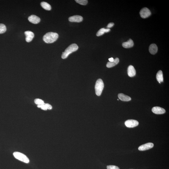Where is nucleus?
<instances>
[{
    "label": "nucleus",
    "instance_id": "f257e3e1",
    "mask_svg": "<svg viewBox=\"0 0 169 169\" xmlns=\"http://www.w3.org/2000/svg\"><path fill=\"white\" fill-rule=\"evenodd\" d=\"M58 33L53 32H48L44 36L43 40L47 43H51L56 41L58 38Z\"/></svg>",
    "mask_w": 169,
    "mask_h": 169
},
{
    "label": "nucleus",
    "instance_id": "f03ea898",
    "mask_svg": "<svg viewBox=\"0 0 169 169\" xmlns=\"http://www.w3.org/2000/svg\"><path fill=\"white\" fill-rule=\"evenodd\" d=\"M78 49V46L76 44H72L66 49L64 52L62 53L61 58L63 59L66 58L70 54L77 51Z\"/></svg>",
    "mask_w": 169,
    "mask_h": 169
},
{
    "label": "nucleus",
    "instance_id": "7ed1b4c3",
    "mask_svg": "<svg viewBox=\"0 0 169 169\" xmlns=\"http://www.w3.org/2000/svg\"><path fill=\"white\" fill-rule=\"evenodd\" d=\"M104 84L103 81L100 79L97 80L95 86V92L97 96H100L104 89Z\"/></svg>",
    "mask_w": 169,
    "mask_h": 169
},
{
    "label": "nucleus",
    "instance_id": "20e7f679",
    "mask_svg": "<svg viewBox=\"0 0 169 169\" xmlns=\"http://www.w3.org/2000/svg\"><path fill=\"white\" fill-rule=\"evenodd\" d=\"M15 158L18 160L26 163H28L29 162V158L23 153L19 152H15L13 153Z\"/></svg>",
    "mask_w": 169,
    "mask_h": 169
},
{
    "label": "nucleus",
    "instance_id": "39448f33",
    "mask_svg": "<svg viewBox=\"0 0 169 169\" xmlns=\"http://www.w3.org/2000/svg\"><path fill=\"white\" fill-rule=\"evenodd\" d=\"M125 124L127 127L133 128L137 126L139 124V122L136 120H128L125 121Z\"/></svg>",
    "mask_w": 169,
    "mask_h": 169
},
{
    "label": "nucleus",
    "instance_id": "423d86ee",
    "mask_svg": "<svg viewBox=\"0 0 169 169\" xmlns=\"http://www.w3.org/2000/svg\"><path fill=\"white\" fill-rule=\"evenodd\" d=\"M140 15L143 18H146L150 16L151 15V12L149 9L145 7L141 10Z\"/></svg>",
    "mask_w": 169,
    "mask_h": 169
},
{
    "label": "nucleus",
    "instance_id": "0eeeda50",
    "mask_svg": "<svg viewBox=\"0 0 169 169\" xmlns=\"http://www.w3.org/2000/svg\"><path fill=\"white\" fill-rule=\"evenodd\" d=\"M154 146V144L151 143H147L145 144L140 146L138 149L140 151H145L153 148Z\"/></svg>",
    "mask_w": 169,
    "mask_h": 169
},
{
    "label": "nucleus",
    "instance_id": "6e6552de",
    "mask_svg": "<svg viewBox=\"0 0 169 169\" xmlns=\"http://www.w3.org/2000/svg\"><path fill=\"white\" fill-rule=\"evenodd\" d=\"M152 111L155 114H163L166 112L164 108L159 107H153L152 109Z\"/></svg>",
    "mask_w": 169,
    "mask_h": 169
},
{
    "label": "nucleus",
    "instance_id": "1a4fd4ad",
    "mask_svg": "<svg viewBox=\"0 0 169 169\" xmlns=\"http://www.w3.org/2000/svg\"><path fill=\"white\" fill-rule=\"evenodd\" d=\"M26 36V41L28 42H30L34 37V34L33 32L29 31H26L24 32Z\"/></svg>",
    "mask_w": 169,
    "mask_h": 169
},
{
    "label": "nucleus",
    "instance_id": "9d476101",
    "mask_svg": "<svg viewBox=\"0 0 169 169\" xmlns=\"http://www.w3.org/2000/svg\"><path fill=\"white\" fill-rule=\"evenodd\" d=\"M83 17L80 15H76L71 16L69 18V20L71 22H80L83 20Z\"/></svg>",
    "mask_w": 169,
    "mask_h": 169
},
{
    "label": "nucleus",
    "instance_id": "9b49d317",
    "mask_svg": "<svg viewBox=\"0 0 169 169\" xmlns=\"http://www.w3.org/2000/svg\"><path fill=\"white\" fill-rule=\"evenodd\" d=\"M28 20L30 22L33 24H37L40 21V19L35 15H32L28 17Z\"/></svg>",
    "mask_w": 169,
    "mask_h": 169
},
{
    "label": "nucleus",
    "instance_id": "f8f14e48",
    "mask_svg": "<svg viewBox=\"0 0 169 169\" xmlns=\"http://www.w3.org/2000/svg\"><path fill=\"white\" fill-rule=\"evenodd\" d=\"M127 74L130 77H133L136 75V70L132 65H130L128 66L127 69Z\"/></svg>",
    "mask_w": 169,
    "mask_h": 169
},
{
    "label": "nucleus",
    "instance_id": "ddd939ff",
    "mask_svg": "<svg viewBox=\"0 0 169 169\" xmlns=\"http://www.w3.org/2000/svg\"><path fill=\"white\" fill-rule=\"evenodd\" d=\"M158 51V47L155 44H153L150 45L149 47L150 53L152 55H155Z\"/></svg>",
    "mask_w": 169,
    "mask_h": 169
},
{
    "label": "nucleus",
    "instance_id": "4468645a",
    "mask_svg": "<svg viewBox=\"0 0 169 169\" xmlns=\"http://www.w3.org/2000/svg\"><path fill=\"white\" fill-rule=\"evenodd\" d=\"M118 97L122 101L127 102L131 100V98L130 97L123 93L119 94Z\"/></svg>",
    "mask_w": 169,
    "mask_h": 169
},
{
    "label": "nucleus",
    "instance_id": "2eb2a0df",
    "mask_svg": "<svg viewBox=\"0 0 169 169\" xmlns=\"http://www.w3.org/2000/svg\"><path fill=\"white\" fill-rule=\"evenodd\" d=\"M134 43L132 40L129 39L127 42L123 43L122 46L126 48H130L133 46Z\"/></svg>",
    "mask_w": 169,
    "mask_h": 169
},
{
    "label": "nucleus",
    "instance_id": "dca6fc26",
    "mask_svg": "<svg viewBox=\"0 0 169 169\" xmlns=\"http://www.w3.org/2000/svg\"><path fill=\"white\" fill-rule=\"evenodd\" d=\"M119 59L118 58H116L115 59H114V61L113 62H108L107 63L106 66L108 68H111L112 67L115 66L119 62Z\"/></svg>",
    "mask_w": 169,
    "mask_h": 169
},
{
    "label": "nucleus",
    "instance_id": "f3484780",
    "mask_svg": "<svg viewBox=\"0 0 169 169\" xmlns=\"http://www.w3.org/2000/svg\"><path fill=\"white\" fill-rule=\"evenodd\" d=\"M156 77L157 81L160 84L161 82H163V73L162 71L160 70L157 73Z\"/></svg>",
    "mask_w": 169,
    "mask_h": 169
},
{
    "label": "nucleus",
    "instance_id": "a211bd4d",
    "mask_svg": "<svg viewBox=\"0 0 169 169\" xmlns=\"http://www.w3.org/2000/svg\"><path fill=\"white\" fill-rule=\"evenodd\" d=\"M110 31V29L108 28V29H105L104 28H102L100 29L97 33H96V36L97 37L103 35L105 33H107L109 32Z\"/></svg>",
    "mask_w": 169,
    "mask_h": 169
},
{
    "label": "nucleus",
    "instance_id": "6ab92c4d",
    "mask_svg": "<svg viewBox=\"0 0 169 169\" xmlns=\"http://www.w3.org/2000/svg\"><path fill=\"white\" fill-rule=\"evenodd\" d=\"M41 5L43 8L45 10H47V11H50L51 9V5L47 3V2H42L41 3Z\"/></svg>",
    "mask_w": 169,
    "mask_h": 169
},
{
    "label": "nucleus",
    "instance_id": "aec40b11",
    "mask_svg": "<svg viewBox=\"0 0 169 169\" xmlns=\"http://www.w3.org/2000/svg\"><path fill=\"white\" fill-rule=\"evenodd\" d=\"M6 30V25L3 24H0V34L5 33Z\"/></svg>",
    "mask_w": 169,
    "mask_h": 169
},
{
    "label": "nucleus",
    "instance_id": "412c9836",
    "mask_svg": "<svg viewBox=\"0 0 169 169\" xmlns=\"http://www.w3.org/2000/svg\"><path fill=\"white\" fill-rule=\"evenodd\" d=\"M34 102L35 103L38 105H42L45 104L43 100L39 99H35Z\"/></svg>",
    "mask_w": 169,
    "mask_h": 169
},
{
    "label": "nucleus",
    "instance_id": "4be33fe9",
    "mask_svg": "<svg viewBox=\"0 0 169 169\" xmlns=\"http://www.w3.org/2000/svg\"><path fill=\"white\" fill-rule=\"evenodd\" d=\"M75 1L77 3L82 5H86L88 3L87 0H76Z\"/></svg>",
    "mask_w": 169,
    "mask_h": 169
},
{
    "label": "nucleus",
    "instance_id": "5701e85b",
    "mask_svg": "<svg viewBox=\"0 0 169 169\" xmlns=\"http://www.w3.org/2000/svg\"><path fill=\"white\" fill-rule=\"evenodd\" d=\"M107 169H120L117 166L115 165H108L107 166Z\"/></svg>",
    "mask_w": 169,
    "mask_h": 169
},
{
    "label": "nucleus",
    "instance_id": "b1692460",
    "mask_svg": "<svg viewBox=\"0 0 169 169\" xmlns=\"http://www.w3.org/2000/svg\"><path fill=\"white\" fill-rule=\"evenodd\" d=\"M37 107L39 108H41V109L44 110H46L47 109L45 104L42 105H38Z\"/></svg>",
    "mask_w": 169,
    "mask_h": 169
},
{
    "label": "nucleus",
    "instance_id": "393cba45",
    "mask_svg": "<svg viewBox=\"0 0 169 169\" xmlns=\"http://www.w3.org/2000/svg\"><path fill=\"white\" fill-rule=\"evenodd\" d=\"M45 105H46L47 109L49 110H51L52 109V107L50 104H45Z\"/></svg>",
    "mask_w": 169,
    "mask_h": 169
},
{
    "label": "nucleus",
    "instance_id": "a878e982",
    "mask_svg": "<svg viewBox=\"0 0 169 169\" xmlns=\"http://www.w3.org/2000/svg\"><path fill=\"white\" fill-rule=\"evenodd\" d=\"M114 23H109L107 25V27L108 28H110L112 27L114 25Z\"/></svg>",
    "mask_w": 169,
    "mask_h": 169
},
{
    "label": "nucleus",
    "instance_id": "bb28decb",
    "mask_svg": "<svg viewBox=\"0 0 169 169\" xmlns=\"http://www.w3.org/2000/svg\"><path fill=\"white\" fill-rule=\"evenodd\" d=\"M109 61L110 62H113L114 61V59L113 58H111L109 59Z\"/></svg>",
    "mask_w": 169,
    "mask_h": 169
}]
</instances>
